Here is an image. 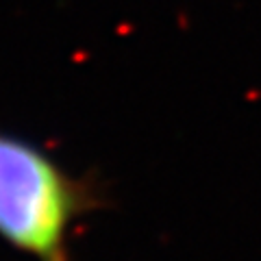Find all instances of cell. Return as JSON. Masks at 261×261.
<instances>
[{
	"label": "cell",
	"mask_w": 261,
	"mask_h": 261,
	"mask_svg": "<svg viewBox=\"0 0 261 261\" xmlns=\"http://www.w3.org/2000/svg\"><path fill=\"white\" fill-rule=\"evenodd\" d=\"M102 205L100 190L37 144L0 128V240L35 261H70V231Z\"/></svg>",
	"instance_id": "cell-1"
}]
</instances>
